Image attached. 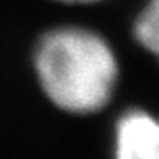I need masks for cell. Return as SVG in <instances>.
I'll return each mask as SVG.
<instances>
[{
	"label": "cell",
	"instance_id": "cell-1",
	"mask_svg": "<svg viewBox=\"0 0 159 159\" xmlns=\"http://www.w3.org/2000/svg\"><path fill=\"white\" fill-rule=\"evenodd\" d=\"M34 65L41 88L62 111L98 112L117 84L119 65L101 34L80 26H60L39 39Z\"/></svg>",
	"mask_w": 159,
	"mask_h": 159
},
{
	"label": "cell",
	"instance_id": "cell-2",
	"mask_svg": "<svg viewBox=\"0 0 159 159\" xmlns=\"http://www.w3.org/2000/svg\"><path fill=\"white\" fill-rule=\"evenodd\" d=\"M115 159H159V120L146 111L130 109L115 124Z\"/></svg>",
	"mask_w": 159,
	"mask_h": 159
},
{
	"label": "cell",
	"instance_id": "cell-3",
	"mask_svg": "<svg viewBox=\"0 0 159 159\" xmlns=\"http://www.w3.org/2000/svg\"><path fill=\"white\" fill-rule=\"evenodd\" d=\"M135 39L159 60V0H149L133 26Z\"/></svg>",
	"mask_w": 159,
	"mask_h": 159
},
{
	"label": "cell",
	"instance_id": "cell-4",
	"mask_svg": "<svg viewBox=\"0 0 159 159\" xmlns=\"http://www.w3.org/2000/svg\"><path fill=\"white\" fill-rule=\"evenodd\" d=\"M55 2H62V3H71V5H86V3H98L102 0H55Z\"/></svg>",
	"mask_w": 159,
	"mask_h": 159
}]
</instances>
